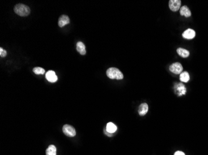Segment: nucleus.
<instances>
[{"label":"nucleus","mask_w":208,"mask_h":155,"mask_svg":"<svg viewBox=\"0 0 208 155\" xmlns=\"http://www.w3.org/2000/svg\"><path fill=\"white\" fill-rule=\"evenodd\" d=\"M33 72L36 75H44L45 73V70L41 67H36L33 69Z\"/></svg>","instance_id":"nucleus-17"},{"label":"nucleus","mask_w":208,"mask_h":155,"mask_svg":"<svg viewBox=\"0 0 208 155\" xmlns=\"http://www.w3.org/2000/svg\"><path fill=\"white\" fill-rule=\"evenodd\" d=\"M56 153H57L56 147L53 145H49L46 151V155H56Z\"/></svg>","instance_id":"nucleus-16"},{"label":"nucleus","mask_w":208,"mask_h":155,"mask_svg":"<svg viewBox=\"0 0 208 155\" xmlns=\"http://www.w3.org/2000/svg\"><path fill=\"white\" fill-rule=\"evenodd\" d=\"M169 70L171 72H172L174 74L176 75H178V74H181L182 72V67L181 65V64L180 63L178 62H176L173 63L172 64L169 66Z\"/></svg>","instance_id":"nucleus-4"},{"label":"nucleus","mask_w":208,"mask_h":155,"mask_svg":"<svg viewBox=\"0 0 208 155\" xmlns=\"http://www.w3.org/2000/svg\"><path fill=\"white\" fill-rule=\"evenodd\" d=\"M107 76L110 79L112 80H122L123 79V75L118 68L112 67L107 70Z\"/></svg>","instance_id":"nucleus-2"},{"label":"nucleus","mask_w":208,"mask_h":155,"mask_svg":"<svg viewBox=\"0 0 208 155\" xmlns=\"http://www.w3.org/2000/svg\"><path fill=\"white\" fill-rule=\"evenodd\" d=\"M76 49H77L78 52H79L80 55H84L86 54L85 46V45L84 44V43H82V42H78L77 43Z\"/></svg>","instance_id":"nucleus-12"},{"label":"nucleus","mask_w":208,"mask_h":155,"mask_svg":"<svg viewBox=\"0 0 208 155\" xmlns=\"http://www.w3.org/2000/svg\"><path fill=\"white\" fill-rule=\"evenodd\" d=\"M148 111V106L147 103H142L138 108V114L140 116H144Z\"/></svg>","instance_id":"nucleus-10"},{"label":"nucleus","mask_w":208,"mask_h":155,"mask_svg":"<svg viewBox=\"0 0 208 155\" xmlns=\"http://www.w3.org/2000/svg\"><path fill=\"white\" fill-rule=\"evenodd\" d=\"M180 14L182 16H185L186 17H190L191 16V12L190 9L188 8V6H183L180 9Z\"/></svg>","instance_id":"nucleus-11"},{"label":"nucleus","mask_w":208,"mask_h":155,"mask_svg":"<svg viewBox=\"0 0 208 155\" xmlns=\"http://www.w3.org/2000/svg\"><path fill=\"white\" fill-rule=\"evenodd\" d=\"M70 22V19L67 15H62L58 21V25L60 28L65 26L67 24H69Z\"/></svg>","instance_id":"nucleus-9"},{"label":"nucleus","mask_w":208,"mask_h":155,"mask_svg":"<svg viewBox=\"0 0 208 155\" xmlns=\"http://www.w3.org/2000/svg\"><path fill=\"white\" fill-rule=\"evenodd\" d=\"M117 126L114 124H113L112 122H109V123L107 124L106 130L107 132L112 134L113 133H115L117 131Z\"/></svg>","instance_id":"nucleus-13"},{"label":"nucleus","mask_w":208,"mask_h":155,"mask_svg":"<svg viewBox=\"0 0 208 155\" xmlns=\"http://www.w3.org/2000/svg\"><path fill=\"white\" fill-rule=\"evenodd\" d=\"M174 155H186L184 152H182L181 151H176L174 154Z\"/></svg>","instance_id":"nucleus-19"},{"label":"nucleus","mask_w":208,"mask_h":155,"mask_svg":"<svg viewBox=\"0 0 208 155\" xmlns=\"http://www.w3.org/2000/svg\"><path fill=\"white\" fill-rule=\"evenodd\" d=\"M174 92L178 96L185 95L186 93V89L182 83H176L174 86Z\"/></svg>","instance_id":"nucleus-5"},{"label":"nucleus","mask_w":208,"mask_h":155,"mask_svg":"<svg viewBox=\"0 0 208 155\" xmlns=\"http://www.w3.org/2000/svg\"><path fill=\"white\" fill-rule=\"evenodd\" d=\"M62 132L69 137H74L76 135L75 129L71 125L66 124L62 127Z\"/></svg>","instance_id":"nucleus-3"},{"label":"nucleus","mask_w":208,"mask_h":155,"mask_svg":"<svg viewBox=\"0 0 208 155\" xmlns=\"http://www.w3.org/2000/svg\"><path fill=\"white\" fill-rule=\"evenodd\" d=\"M46 78L47 80L51 83H55L58 81V76L55 75V73L53 70H49L46 74Z\"/></svg>","instance_id":"nucleus-7"},{"label":"nucleus","mask_w":208,"mask_h":155,"mask_svg":"<svg viewBox=\"0 0 208 155\" xmlns=\"http://www.w3.org/2000/svg\"><path fill=\"white\" fill-rule=\"evenodd\" d=\"M181 1L180 0H170L169 1V9L173 12L178 11L181 7Z\"/></svg>","instance_id":"nucleus-6"},{"label":"nucleus","mask_w":208,"mask_h":155,"mask_svg":"<svg viewBox=\"0 0 208 155\" xmlns=\"http://www.w3.org/2000/svg\"><path fill=\"white\" fill-rule=\"evenodd\" d=\"M104 132H105V134H106L107 135H109V137H111L112 133H109V132H107V130H106V129H105V130H104Z\"/></svg>","instance_id":"nucleus-20"},{"label":"nucleus","mask_w":208,"mask_h":155,"mask_svg":"<svg viewBox=\"0 0 208 155\" xmlns=\"http://www.w3.org/2000/svg\"><path fill=\"white\" fill-rule=\"evenodd\" d=\"M182 36L186 39H193L196 36V32L191 29H188L182 33Z\"/></svg>","instance_id":"nucleus-8"},{"label":"nucleus","mask_w":208,"mask_h":155,"mask_svg":"<svg viewBox=\"0 0 208 155\" xmlns=\"http://www.w3.org/2000/svg\"><path fill=\"white\" fill-rule=\"evenodd\" d=\"M176 51H177L178 54L182 58H187L190 55V51L185 49L178 48Z\"/></svg>","instance_id":"nucleus-14"},{"label":"nucleus","mask_w":208,"mask_h":155,"mask_svg":"<svg viewBox=\"0 0 208 155\" xmlns=\"http://www.w3.org/2000/svg\"><path fill=\"white\" fill-rule=\"evenodd\" d=\"M14 11L15 13L18 15L22 17H26L30 14L31 9L28 6L24 4H16L15 8Z\"/></svg>","instance_id":"nucleus-1"},{"label":"nucleus","mask_w":208,"mask_h":155,"mask_svg":"<svg viewBox=\"0 0 208 155\" xmlns=\"http://www.w3.org/2000/svg\"><path fill=\"white\" fill-rule=\"evenodd\" d=\"M180 81L182 83H187L190 81V75H189V73L187 72H182L180 74Z\"/></svg>","instance_id":"nucleus-15"},{"label":"nucleus","mask_w":208,"mask_h":155,"mask_svg":"<svg viewBox=\"0 0 208 155\" xmlns=\"http://www.w3.org/2000/svg\"><path fill=\"white\" fill-rule=\"evenodd\" d=\"M7 55V52L5 50H4L3 48H0V56L1 57H4Z\"/></svg>","instance_id":"nucleus-18"}]
</instances>
